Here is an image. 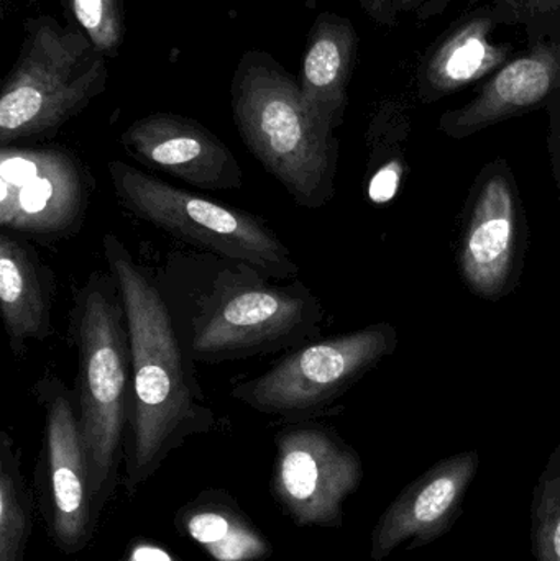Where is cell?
<instances>
[{
    "label": "cell",
    "instance_id": "6da1fadb",
    "mask_svg": "<svg viewBox=\"0 0 560 561\" xmlns=\"http://www.w3.org/2000/svg\"><path fill=\"white\" fill-rule=\"evenodd\" d=\"M194 363L292 352L318 340L324 310L301 279L270 278L213 253H173L158 280Z\"/></svg>",
    "mask_w": 560,
    "mask_h": 561
},
{
    "label": "cell",
    "instance_id": "7a4b0ae2",
    "mask_svg": "<svg viewBox=\"0 0 560 561\" xmlns=\"http://www.w3.org/2000/svg\"><path fill=\"white\" fill-rule=\"evenodd\" d=\"M102 250L124 302L130 336L127 480L128 486L137 488L174 448L213 431L216 419L160 286L114 233H105Z\"/></svg>",
    "mask_w": 560,
    "mask_h": 561
},
{
    "label": "cell",
    "instance_id": "3957f363",
    "mask_svg": "<svg viewBox=\"0 0 560 561\" xmlns=\"http://www.w3.org/2000/svg\"><path fill=\"white\" fill-rule=\"evenodd\" d=\"M232 114L247 150L298 206L319 209L334 196L338 140L306 104L298 79L263 51L240 59Z\"/></svg>",
    "mask_w": 560,
    "mask_h": 561
},
{
    "label": "cell",
    "instance_id": "277c9868",
    "mask_svg": "<svg viewBox=\"0 0 560 561\" xmlns=\"http://www.w3.org/2000/svg\"><path fill=\"white\" fill-rule=\"evenodd\" d=\"M69 333L78 358L72 392L92 497H98L117 467L132 404L130 336L111 272L92 273L76 290Z\"/></svg>",
    "mask_w": 560,
    "mask_h": 561
},
{
    "label": "cell",
    "instance_id": "5b68a950",
    "mask_svg": "<svg viewBox=\"0 0 560 561\" xmlns=\"http://www.w3.org/2000/svg\"><path fill=\"white\" fill-rule=\"evenodd\" d=\"M105 56L75 25L30 19L0 95V147L55 135L107 85Z\"/></svg>",
    "mask_w": 560,
    "mask_h": 561
},
{
    "label": "cell",
    "instance_id": "8992f818",
    "mask_svg": "<svg viewBox=\"0 0 560 561\" xmlns=\"http://www.w3.org/2000/svg\"><path fill=\"white\" fill-rule=\"evenodd\" d=\"M107 171L118 204L137 219L186 245L247 263L270 278H298L292 250L260 217L171 186L125 161H111Z\"/></svg>",
    "mask_w": 560,
    "mask_h": 561
},
{
    "label": "cell",
    "instance_id": "52a82bcc",
    "mask_svg": "<svg viewBox=\"0 0 560 561\" xmlns=\"http://www.w3.org/2000/svg\"><path fill=\"white\" fill-rule=\"evenodd\" d=\"M393 330L372 325L292 350L255 378L233 382V399L266 415L299 422L331 408L393 348Z\"/></svg>",
    "mask_w": 560,
    "mask_h": 561
},
{
    "label": "cell",
    "instance_id": "ba28073f",
    "mask_svg": "<svg viewBox=\"0 0 560 561\" xmlns=\"http://www.w3.org/2000/svg\"><path fill=\"white\" fill-rule=\"evenodd\" d=\"M94 176L78 154L59 145L0 147V227L39 243L81 230Z\"/></svg>",
    "mask_w": 560,
    "mask_h": 561
},
{
    "label": "cell",
    "instance_id": "9c48e42d",
    "mask_svg": "<svg viewBox=\"0 0 560 561\" xmlns=\"http://www.w3.org/2000/svg\"><path fill=\"white\" fill-rule=\"evenodd\" d=\"M362 477L358 455L329 428L293 425L276 437L273 486L299 526H338Z\"/></svg>",
    "mask_w": 560,
    "mask_h": 561
},
{
    "label": "cell",
    "instance_id": "30bf717a",
    "mask_svg": "<svg viewBox=\"0 0 560 561\" xmlns=\"http://www.w3.org/2000/svg\"><path fill=\"white\" fill-rule=\"evenodd\" d=\"M118 141L138 163L196 190H242L243 171L232 150L193 118L150 114L128 125Z\"/></svg>",
    "mask_w": 560,
    "mask_h": 561
},
{
    "label": "cell",
    "instance_id": "8fae6325",
    "mask_svg": "<svg viewBox=\"0 0 560 561\" xmlns=\"http://www.w3.org/2000/svg\"><path fill=\"white\" fill-rule=\"evenodd\" d=\"M35 392L45 409L53 530L59 546L72 552L88 537L92 497L75 392L55 375L43 376Z\"/></svg>",
    "mask_w": 560,
    "mask_h": 561
},
{
    "label": "cell",
    "instance_id": "7c38bea8",
    "mask_svg": "<svg viewBox=\"0 0 560 561\" xmlns=\"http://www.w3.org/2000/svg\"><path fill=\"white\" fill-rule=\"evenodd\" d=\"M479 467L480 455L464 451L439 461L408 484L375 526L372 559H387L403 543L408 549H420L446 536L462 513Z\"/></svg>",
    "mask_w": 560,
    "mask_h": 561
},
{
    "label": "cell",
    "instance_id": "4fadbf2b",
    "mask_svg": "<svg viewBox=\"0 0 560 561\" xmlns=\"http://www.w3.org/2000/svg\"><path fill=\"white\" fill-rule=\"evenodd\" d=\"M56 278L52 266L22 237L0 233V312L10 352L22 358L30 342L55 333Z\"/></svg>",
    "mask_w": 560,
    "mask_h": 561
},
{
    "label": "cell",
    "instance_id": "5bb4252c",
    "mask_svg": "<svg viewBox=\"0 0 560 561\" xmlns=\"http://www.w3.org/2000/svg\"><path fill=\"white\" fill-rule=\"evenodd\" d=\"M560 88V39L541 43L502 66L476 99L444 118L454 137H466L496 122L529 111Z\"/></svg>",
    "mask_w": 560,
    "mask_h": 561
},
{
    "label": "cell",
    "instance_id": "9a60e30c",
    "mask_svg": "<svg viewBox=\"0 0 560 561\" xmlns=\"http://www.w3.org/2000/svg\"><path fill=\"white\" fill-rule=\"evenodd\" d=\"M518 214L508 181L490 178L473 207L462 249V270L476 293L493 297L512 272Z\"/></svg>",
    "mask_w": 560,
    "mask_h": 561
},
{
    "label": "cell",
    "instance_id": "2e32d148",
    "mask_svg": "<svg viewBox=\"0 0 560 561\" xmlns=\"http://www.w3.org/2000/svg\"><path fill=\"white\" fill-rule=\"evenodd\" d=\"M355 55L357 33L352 23L334 13H322L309 33L299 85L312 114L331 130L344 118Z\"/></svg>",
    "mask_w": 560,
    "mask_h": 561
},
{
    "label": "cell",
    "instance_id": "e0dca14e",
    "mask_svg": "<svg viewBox=\"0 0 560 561\" xmlns=\"http://www.w3.org/2000/svg\"><path fill=\"white\" fill-rule=\"evenodd\" d=\"M492 28V20L483 15L470 16L454 26L423 66L427 91L434 94L459 91L464 85L502 68L512 49L490 42Z\"/></svg>",
    "mask_w": 560,
    "mask_h": 561
},
{
    "label": "cell",
    "instance_id": "ac0fdd59",
    "mask_svg": "<svg viewBox=\"0 0 560 561\" xmlns=\"http://www.w3.org/2000/svg\"><path fill=\"white\" fill-rule=\"evenodd\" d=\"M184 533L216 561H259L272 553L265 537L222 504H194L183 513Z\"/></svg>",
    "mask_w": 560,
    "mask_h": 561
},
{
    "label": "cell",
    "instance_id": "d6986e66",
    "mask_svg": "<svg viewBox=\"0 0 560 561\" xmlns=\"http://www.w3.org/2000/svg\"><path fill=\"white\" fill-rule=\"evenodd\" d=\"M19 458L15 442L0 432V561H23L32 529V504Z\"/></svg>",
    "mask_w": 560,
    "mask_h": 561
},
{
    "label": "cell",
    "instance_id": "ffe728a7",
    "mask_svg": "<svg viewBox=\"0 0 560 561\" xmlns=\"http://www.w3.org/2000/svg\"><path fill=\"white\" fill-rule=\"evenodd\" d=\"M532 542L536 561H560V445L533 493Z\"/></svg>",
    "mask_w": 560,
    "mask_h": 561
},
{
    "label": "cell",
    "instance_id": "44dd1931",
    "mask_svg": "<svg viewBox=\"0 0 560 561\" xmlns=\"http://www.w3.org/2000/svg\"><path fill=\"white\" fill-rule=\"evenodd\" d=\"M76 26L107 58L124 42V0H69Z\"/></svg>",
    "mask_w": 560,
    "mask_h": 561
},
{
    "label": "cell",
    "instance_id": "7402d4cb",
    "mask_svg": "<svg viewBox=\"0 0 560 561\" xmlns=\"http://www.w3.org/2000/svg\"><path fill=\"white\" fill-rule=\"evenodd\" d=\"M400 161H390L378 168L377 173L372 176L368 183V197L374 204H387L397 196L401 183Z\"/></svg>",
    "mask_w": 560,
    "mask_h": 561
},
{
    "label": "cell",
    "instance_id": "603a6c76",
    "mask_svg": "<svg viewBox=\"0 0 560 561\" xmlns=\"http://www.w3.org/2000/svg\"><path fill=\"white\" fill-rule=\"evenodd\" d=\"M424 0H361L367 13L381 23H395L398 16L411 12Z\"/></svg>",
    "mask_w": 560,
    "mask_h": 561
},
{
    "label": "cell",
    "instance_id": "cb8c5ba5",
    "mask_svg": "<svg viewBox=\"0 0 560 561\" xmlns=\"http://www.w3.org/2000/svg\"><path fill=\"white\" fill-rule=\"evenodd\" d=\"M122 561H181L174 553L150 542H138Z\"/></svg>",
    "mask_w": 560,
    "mask_h": 561
}]
</instances>
